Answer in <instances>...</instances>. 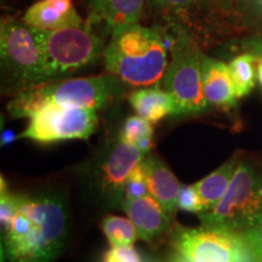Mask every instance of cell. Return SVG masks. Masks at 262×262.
Masks as SVG:
<instances>
[{"label":"cell","mask_w":262,"mask_h":262,"mask_svg":"<svg viewBox=\"0 0 262 262\" xmlns=\"http://www.w3.org/2000/svg\"><path fill=\"white\" fill-rule=\"evenodd\" d=\"M178 208L183 211L201 214L203 212L202 199L196 191L194 185L193 186H181L178 198Z\"/></svg>","instance_id":"603a6c76"},{"label":"cell","mask_w":262,"mask_h":262,"mask_svg":"<svg viewBox=\"0 0 262 262\" xmlns=\"http://www.w3.org/2000/svg\"><path fill=\"white\" fill-rule=\"evenodd\" d=\"M142 160L139 164H136L135 168L131 170L129 176H127L125 183V201L126 199L141 198V196L149 194Z\"/></svg>","instance_id":"7402d4cb"},{"label":"cell","mask_w":262,"mask_h":262,"mask_svg":"<svg viewBox=\"0 0 262 262\" xmlns=\"http://www.w3.org/2000/svg\"><path fill=\"white\" fill-rule=\"evenodd\" d=\"M239 160L241 159L237 157H233L215 171L209 173L206 178L195 183L194 187L202 199L203 212L211 211L224 198L238 168Z\"/></svg>","instance_id":"e0dca14e"},{"label":"cell","mask_w":262,"mask_h":262,"mask_svg":"<svg viewBox=\"0 0 262 262\" xmlns=\"http://www.w3.org/2000/svg\"><path fill=\"white\" fill-rule=\"evenodd\" d=\"M40 49L49 79L78 72L103 56V39L93 31L91 22L55 31L32 28Z\"/></svg>","instance_id":"52a82bcc"},{"label":"cell","mask_w":262,"mask_h":262,"mask_svg":"<svg viewBox=\"0 0 262 262\" xmlns=\"http://www.w3.org/2000/svg\"><path fill=\"white\" fill-rule=\"evenodd\" d=\"M123 210L135 225L139 238L148 244H155L170 231L172 220L163 206L153 196L145 195L126 199Z\"/></svg>","instance_id":"8fae6325"},{"label":"cell","mask_w":262,"mask_h":262,"mask_svg":"<svg viewBox=\"0 0 262 262\" xmlns=\"http://www.w3.org/2000/svg\"><path fill=\"white\" fill-rule=\"evenodd\" d=\"M91 19L104 24L113 31L122 26L136 24L142 14L145 0H88Z\"/></svg>","instance_id":"9a60e30c"},{"label":"cell","mask_w":262,"mask_h":262,"mask_svg":"<svg viewBox=\"0 0 262 262\" xmlns=\"http://www.w3.org/2000/svg\"><path fill=\"white\" fill-rule=\"evenodd\" d=\"M166 37L158 28L136 24L117 27L104 49V67L131 86L158 84L168 67Z\"/></svg>","instance_id":"7a4b0ae2"},{"label":"cell","mask_w":262,"mask_h":262,"mask_svg":"<svg viewBox=\"0 0 262 262\" xmlns=\"http://www.w3.org/2000/svg\"><path fill=\"white\" fill-rule=\"evenodd\" d=\"M205 3L210 8L217 10L225 15H231L237 11L239 0H205Z\"/></svg>","instance_id":"4316f807"},{"label":"cell","mask_w":262,"mask_h":262,"mask_svg":"<svg viewBox=\"0 0 262 262\" xmlns=\"http://www.w3.org/2000/svg\"><path fill=\"white\" fill-rule=\"evenodd\" d=\"M102 262H142L141 255L133 245L111 247L103 255Z\"/></svg>","instance_id":"d4e9b609"},{"label":"cell","mask_w":262,"mask_h":262,"mask_svg":"<svg viewBox=\"0 0 262 262\" xmlns=\"http://www.w3.org/2000/svg\"><path fill=\"white\" fill-rule=\"evenodd\" d=\"M203 86L209 104L231 107L237 96L228 64L214 58L203 56Z\"/></svg>","instance_id":"5bb4252c"},{"label":"cell","mask_w":262,"mask_h":262,"mask_svg":"<svg viewBox=\"0 0 262 262\" xmlns=\"http://www.w3.org/2000/svg\"><path fill=\"white\" fill-rule=\"evenodd\" d=\"M19 205V194L10 193L4 178H2V196H0V226L2 233L10 227L12 219L17 212Z\"/></svg>","instance_id":"44dd1931"},{"label":"cell","mask_w":262,"mask_h":262,"mask_svg":"<svg viewBox=\"0 0 262 262\" xmlns=\"http://www.w3.org/2000/svg\"><path fill=\"white\" fill-rule=\"evenodd\" d=\"M250 245L257 262H262V224L242 232Z\"/></svg>","instance_id":"484cf974"},{"label":"cell","mask_w":262,"mask_h":262,"mask_svg":"<svg viewBox=\"0 0 262 262\" xmlns=\"http://www.w3.org/2000/svg\"><path fill=\"white\" fill-rule=\"evenodd\" d=\"M202 226L245 232L262 224V169L249 159L239 160L231 185L211 211L199 214Z\"/></svg>","instance_id":"5b68a950"},{"label":"cell","mask_w":262,"mask_h":262,"mask_svg":"<svg viewBox=\"0 0 262 262\" xmlns=\"http://www.w3.org/2000/svg\"><path fill=\"white\" fill-rule=\"evenodd\" d=\"M0 56L5 89H22L50 81L44 57L31 27L11 17L0 25Z\"/></svg>","instance_id":"ba28073f"},{"label":"cell","mask_w":262,"mask_h":262,"mask_svg":"<svg viewBox=\"0 0 262 262\" xmlns=\"http://www.w3.org/2000/svg\"><path fill=\"white\" fill-rule=\"evenodd\" d=\"M152 5L168 14H187L194 6L204 4L205 0H149Z\"/></svg>","instance_id":"cb8c5ba5"},{"label":"cell","mask_w":262,"mask_h":262,"mask_svg":"<svg viewBox=\"0 0 262 262\" xmlns=\"http://www.w3.org/2000/svg\"><path fill=\"white\" fill-rule=\"evenodd\" d=\"M119 90L118 78L113 74L50 80L16 93L8 103V112L12 118H31L49 104L103 110L112 103Z\"/></svg>","instance_id":"3957f363"},{"label":"cell","mask_w":262,"mask_h":262,"mask_svg":"<svg viewBox=\"0 0 262 262\" xmlns=\"http://www.w3.org/2000/svg\"><path fill=\"white\" fill-rule=\"evenodd\" d=\"M257 60L253 54L245 52L228 64L237 98L248 96L253 91L257 78Z\"/></svg>","instance_id":"ac0fdd59"},{"label":"cell","mask_w":262,"mask_h":262,"mask_svg":"<svg viewBox=\"0 0 262 262\" xmlns=\"http://www.w3.org/2000/svg\"><path fill=\"white\" fill-rule=\"evenodd\" d=\"M97 125L94 108L49 104L32 114L27 129L19 137L39 143L86 140L96 131Z\"/></svg>","instance_id":"30bf717a"},{"label":"cell","mask_w":262,"mask_h":262,"mask_svg":"<svg viewBox=\"0 0 262 262\" xmlns=\"http://www.w3.org/2000/svg\"><path fill=\"white\" fill-rule=\"evenodd\" d=\"M146 156L135 143L113 137L81 169L84 186L102 206L123 209L127 176Z\"/></svg>","instance_id":"277c9868"},{"label":"cell","mask_w":262,"mask_h":262,"mask_svg":"<svg viewBox=\"0 0 262 262\" xmlns=\"http://www.w3.org/2000/svg\"><path fill=\"white\" fill-rule=\"evenodd\" d=\"M16 135L11 130H3L2 133V146H8L10 143L15 142Z\"/></svg>","instance_id":"f1b7e54d"},{"label":"cell","mask_w":262,"mask_h":262,"mask_svg":"<svg viewBox=\"0 0 262 262\" xmlns=\"http://www.w3.org/2000/svg\"><path fill=\"white\" fill-rule=\"evenodd\" d=\"M242 49L262 60V37L248 39L242 44Z\"/></svg>","instance_id":"83f0119b"},{"label":"cell","mask_w":262,"mask_h":262,"mask_svg":"<svg viewBox=\"0 0 262 262\" xmlns=\"http://www.w3.org/2000/svg\"><path fill=\"white\" fill-rule=\"evenodd\" d=\"M22 21L28 27L42 31L84 25L71 0H41L35 3L26 11Z\"/></svg>","instance_id":"4fadbf2b"},{"label":"cell","mask_w":262,"mask_h":262,"mask_svg":"<svg viewBox=\"0 0 262 262\" xmlns=\"http://www.w3.org/2000/svg\"><path fill=\"white\" fill-rule=\"evenodd\" d=\"M152 123L140 116H131L127 117L125 122L123 124L122 131H120V137L125 140L126 142L137 143L140 141L153 137Z\"/></svg>","instance_id":"ffe728a7"},{"label":"cell","mask_w":262,"mask_h":262,"mask_svg":"<svg viewBox=\"0 0 262 262\" xmlns=\"http://www.w3.org/2000/svg\"><path fill=\"white\" fill-rule=\"evenodd\" d=\"M261 2H262V0H261Z\"/></svg>","instance_id":"4dcf8cb0"},{"label":"cell","mask_w":262,"mask_h":262,"mask_svg":"<svg viewBox=\"0 0 262 262\" xmlns=\"http://www.w3.org/2000/svg\"><path fill=\"white\" fill-rule=\"evenodd\" d=\"M170 37L171 58L163 75V86L176 102V116H193L206 111L203 86V56L187 29L173 26Z\"/></svg>","instance_id":"8992f818"},{"label":"cell","mask_w":262,"mask_h":262,"mask_svg":"<svg viewBox=\"0 0 262 262\" xmlns=\"http://www.w3.org/2000/svg\"><path fill=\"white\" fill-rule=\"evenodd\" d=\"M129 103L137 116L152 124L160 122L168 116H176V102L166 90L159 88H143L129 95Z\"/></svg>","instance_id":"2e32d148"},{"label":"cell","mask_w":262,"mask_h":262,"mask_svg":"<svg viewBox=\"0 0 262 262\" xmlns=\"http://www.w3.org/2000/svg\"><path fill=\"white\" fill-rule=\"evenodd\" d=\"M171 243L192 262H257L242 232L178 226L171 232Z\"/></svg>","instance_id":"9c48e42d"},{"label":"cell","mask_w":262,"mask_h":262,"mask_svg":"<svg viewBox=\"0 0 262 262\" xmlns=\"http://www.w3.org/2000/svg\"><path fill=\"white\" fill-rule=\"evenodd\" d=\"M102 231L111 247H129L139 239V233L133 221L119 216H106L102 221Z\"/></svg>","instance_id":"d6986e66"},{"label":"cell","mask_w":262,"mask_h":262,"mask_svg":"<svg viewBox=\"0 0 262 262\" xmlns=\"http://www.w3.org/2000/svg\"><path fill=\"white\" fill-rule=\"evenodd\" d=\"M146 182L150 196L156 199L171 220H175L178 211L180 183L162 159L155 155H147L142 160Z\"/></svg>","instance_id":"7c38bea8"},{"label":"cell","mask_w":262,"mask_h":262,"mask_svg":"<svg viewBox=\"0 0 262 262\" xmlns=\"http://www.w3.org/2000/svg\"><path fill=\"white\" fill-rule=\"evenodd\" d=\"M257 80L262 88V60H257Z\"/></svg>","instance_id":"f546056e"},{"label":"cell","mask_w":262,"mask_h":262,"mask_svg":"<svg viewBox=\"0 0 262 262\" xmlns=\"http://www.w3.org/2000/svg\"><path fill=\"white\" fill-rule=\"evenodd\" d=\"M67 229V205L61 193H22L17 212L2 233L3 257L9 262H51L63 249Z\"/></svg>","instance_id":"6da1fadb"}]
</instances>
